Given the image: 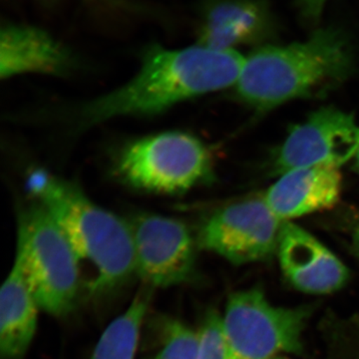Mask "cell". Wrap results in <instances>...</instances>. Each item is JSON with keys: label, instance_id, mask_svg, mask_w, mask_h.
Returning <instances> with one entry per match:
<instances>
[{"label": "cell", "instance_id": "obj_21", "mask_svg": "<svg viewBox=\"0 0 359 359\" xmlns=\"http://www.w3.org/2000/svg\"><path fill=\"white\" fill-rule=\"evenodd\" d=\"M355 160H356V165H358V168L359 170V150H358V154H356V156H355Z\"/></svg>", "mask_w": 359, "mask_h": 359}, {"label": "cell", "instance_id": "obj_4", "mask_svg": "<svg viewBox=\"0 0 359 359\" xmlns=\"http://www.w3.org/2000/svg\"><path fill=\"white\" fill-rule=\"evenodd\" d=\"M14 264L40 309L65 316L76 304L81 276L65 233L36 200L20 210Z\"/></svg>", "mask_w": 359, "mask_h": 359}, {"label": "cell", "instance_id": "obj_13", "mask_svg": "<svg viewBox=\"0 0 359 359\" xmlns=\"http://www.w3.org/2000/svg\"><path fill=\"white\" fill-rule=\"evenodd\" d=\"M40 309L20 269L13 264L0 292V354L22 359L36 334Z\"/></svg>", "mask_w": 359, "mask_h": 359}, {"label": "cell", "instance_id": "obj_22", "mask_svg": "<svg viewBox=\"0 0 359 359\" xmlns=\"http://www.w3.org/2000/svg\"><path fill=\"white\" fill-rule=\"evenodd\" d=\"M273 359H285V358H278V356H276V358H273Z\"/></svg>", "mask_w": 359, "mask_h": 359}, {"label": "cell", "instance_id": "obj_20", "mask_svg": "<svg viewBox=\"0 0 359 359\" xmlns=\"http://www.w3.org/2000/svg\"><path fill=\"white\" fill-rule=\"evenodd\" d=\"M354 244H355V248L358 249L359 254V223L355 231H354Z\"/></svg>", "mask_w": 359, "mask_h": 359}, {"label": "cell", "instance_id": "obj_2", "mask_svg": "<svg viewBox=\"0 0 359 359\" xmlns=\"http://www.w3.org/2000/svg\"><path fill=\"white\" fill-rule=\"evenodd\" d=\"M33 198L63 231L90 294H102L136 276L130 224L87 197L79 187L36 170L28 177Z\"/></svg>", "mask_w": 359, "mask_h": 359}, {"label": "cell", "instance_id": "obj_5", "mask_svg": "<svg viewBox=\"0 0 359 359\" xmlns=\"http://www.w3.org/2000/svg\"><path fill=\"white\" fill-rule=\"evenodd\" d=\"M116 173L136 190L176 195L211 177V156L192 135L164 132L137 139L123 147Z\"/></svg>", "mask_w": 359, "mask_h": 359}, {"label": "cell", "instance_id": "obj_8", "mask_svg": "<svg viewBox=\"0 0 359 359\" xmlns=\"http://www.w3.org/2000/svg\"><path fill=\"white\" fill-rule=\"evenodd\" d=\"M133 235L136 276L148 287H171L188 282L195 273V245L188 228L154 214L130 222Z\"/></svg>", "mask_w": 359, "mask_h": 359}, {"label": "cell", "instance_id": "obj_1", "mask_svg": "<svg viewBox=\"0 0 359 359\" xmlns=\"http://www.w3.org/2000/svg\"><path fill=\"white\" fill-rule=\"evenodd\" d=\"M245 58L233 49L204 45L168 49L152 45L138 73L120 88L85 104L84 128L120 116L159 114L195 97L236 86Z\"/></svg>", "mask_w": 359, "mask_h": 359}, {"label": "cell", "instance_id": "obj_10", "mask_svg": "<svg viewBox=\"0 0 359 359\" xmlns=\"http://www.w3.org/2000/svg\"><path fill=\"white\" fill-rule=\"evenodd\" d=\"M280 269L292 287L328 294L348 282L349 271L334 252L297 224L285 222L278 247Z\"/></svg>", "mask_w": 359, "mask_h": 359}, {"label": "cell", "instance_id": "obj_3", "mask_svg": "<svg viewBox=\"0 0 359 359\" xmlns=\"http://www.w3.org/2000/svg\"><path fill=\"white\" fill-rule=\"evenodd\" d=\"M353 65L346 34L335 27L321 28L306 41L252 52L235 87L245 102L273 109L330 88L344 80Z\"/></svg>", "mask_w": 359, "mask_h": 359}, {"label": "cell", "instance_id": "obj_9", "mask_svg": "<svg viewBox=\"0 0 359 359\" xmlns=\"http://www.w3.org/2000/svg\"><path fill=\"white\" fill-rule=\"evenodd\" d=\"M359 125L353 116L323 108L290 131L276 158L278 174L304 167L340 166L355 158Z\"/></svg>", "mask_w": 359, "mask_h": 359}, {"label": "cell", "instance_id": "obj_6", "mask_svg": "<svg viewBox=\"0 0 359 359\" xmlns=\"http://www.w3.org/2000/svg\"><path fill=\"white\" fill-rule=\"evenodd\" d=\"M308 318L306 309L273 306L259 290L231 294L223 316L229 359H273L280 353H299Z\"/></svg>", "mask_w": 359, "mask_h": 359}, {"label": "cell", "instance_id": "obj_11", "mask_svg": "<svg viewBox=\"0 0 359 359\" xmlns=\"http://www.w3.org/2000/svg\"><path fill=\"white\" fill-rule=\"evenodd\" d=\"M75 66L72 52L62 42L37 26L7 22L0 32L1 79L23 74L63 76Z\"/></svg>", "mask_w": 359, "mask_h": 359}, {"label": "cell", "instance_id": "obj_7", "mask_svg": "<svg viewBox=\"0 0 359 359\" xmlns=\"http://www.w3.org/2000/svg\"><path fill=\"white\" fill-rule=\"evenodd\" d=\"M283 223L264 198H254L215 212L201 229L198 244L231 264L255 263L278 252Z\"/></svg>", "mask_w": 359, "mask_h": 359}, {"label": "cell", "instance_id": "obj_14", "mask_svg": "<svg viewBox=\"0 0 359 359\" xmlns=\"http://www.w3.org/2000/svg\"><path fill=\"white\" fill-rule=\"evenodd\" d=\"M269 14L255 0H219L205 11L201 45L228 50L256 39L268 25Z\"/></svg>", "mask_w": 359, "mask_h": 359}, {"label": "cell", "instance_id": "obj_15", "mask_svg": "<svg viewBox=\"0 0 359 359\" xmlns=\"http://www.w3.org/2000/svg\"><path fill=\"white\" fill-rule=\"evenodd\" d=\"M150 301V289L135 295L124 313L105 328L90 359H135L142 323Z\"/></svg>", "mask_w": 359, "mask_h": 359}, {"label": "cell", "instance_id": "obj_16", "mask_svg": "<svg viewBox=\"0 0 359 359\" xmlns=\"http://www.w3.org/2000/svg\"><path fill=\"white\" fill-rule=\"evenodd\" d=\"M164 327L159 351L150 359L198 358L199 332L179 320L169 321Z\"/></svg>", "mask_w": 359, "mask_h": 359}, {"label": "cell", "instance_id": "obj_17", "mask_svg": "<svg viewBox=\"0 0 359 359\" xmlns=\"http://www.w3.org/2000/svg\"><path fill=\"white\" fill-rule=\"evenodd\" d=\"M197 359H229L223 318L218 313L211 311L205 316L199 332Z\"/></svg>", "mask_w": 359, "mask_h": 359}, {"label": "cell", "instance_id": "obj_18", "mask_svg": "<svg viewBox=\"0 0 359 359\" xmlns=\"http://www.w3.org/2000/svg\"><path fill=\"white\" fill-rule=\"evenodd\" d=\"M327 0H297V8L304 20L314 22L323 13Z\"/></svg>", "mask_w": 359, "mask_h": 359}, {"label": "cell", "instance_id": "obj_12", "mask_svg": "<svg viewBox=\"0 0 359 359\" xmlns=\"http://www.w3.org/2000/svg\"><path fill=\"white\" fill-rule=\"evenodd\" d=\"M342 177L330 167L290 170L266 191L264 200L283 222L334 207L340 198Z\"/></svg>", "mask_w": 359, "mask_h": 359}, {"label": "cell", "instance_id": "obj_19", "mask_svg": "<svg viewBox=\"0 0 359 359\" xmlns=\"http://www.w3.org/2000/svg\"><path fill=\"white\" fill-rule=\"evenodd\" d=\"M100 1L105 2V4H110V6L119 7V8L126 9L129 11H135V13H140V11H146L143 7L137 6V4H132V2L126 1V0H100Z\"/></svg>", "mask_w": 359, "mask_h": 359}]
</instances>
